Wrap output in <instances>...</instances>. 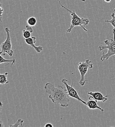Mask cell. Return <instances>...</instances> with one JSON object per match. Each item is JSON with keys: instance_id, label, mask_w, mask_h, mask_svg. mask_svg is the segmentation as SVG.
<instances>
[{"instance_id": "obj_1", "label": "cell", "mask_w": 115, "mask_h": 127, "mask_svg": "<svg viewBox=\"0 0 115 127\" xmlns=\"http://www.w3.org/2000/svg\"><path fill=\"white\" fill-rule=\"evenodd\" d=\"M44 89L45 92L49 95V98L53 103L59 104L63 108L69 107L71 97L69 95L66 88L63 86H58L55 87L53 84L47 83L44 86Z\"/></svg>"}, {"instance_id": "obj_2", "label": "cell", "mask_w": 115, "mask_h": 127, "mask_svg": "<svg viewBox=\"0 0 115 127\" xmlns=\"http://www.w3.org/2000/svg\"><path fill=\"white\" fill-rule=\"evenodd\" d=\"M59 2L61 5V6H62V7L64 8L70 13V15L72 17L71 25L69 28H68L66 32L68 33L71 32L73 29L76 27H81L84 31L87 32L88 31L87 29H86L85 27H84L83 26L88 25L90 22V20L87 18L79 17L77 14V13L75 10H71L70 9L66 7L64 5H63L61 3V1L59 0Z\"/></svg>"}, {"instance_id": "obj_3", "label": "cell", "mask_w": 115, "mask_h": 127, "mask_svg": "<svg viewBox=\"0 0 115 127\" xmlns=\"http://www.w3.org/2000/svg\"><path fill=\"white\" fill-rule=\"evenodd\" d=\"M113 33L114 35V39H111L110 40H105L104 41V43L106 46L100 45L98 48V49L101 51L103 49H108L107 53L105 52H103L100 59L101 62H103L104 60H108L109 58L115 55V31L113 30Z\"/></svg>"}, {"instance_id": "obj_4", "label": "cell", "mask_w": 115, "mask_h": 127, "mask_svg": "<svg viewBox=\"0 0 115 127\" xmlns=\"http://www.w3.org/2000/svg\"><path fill=\"white\" fill-rule=\"evenodd\" d=\"M5 31L6 33V39L0 45L1 51L0 52V55H5L8 54L9 56L12 57L13 55L14 51L12 49L11 44V37L10 36V30L8 28L5 29Z\"/></svg>"}, {"instance_id": "obj_5", "label": "cell", "mask_w": 115, "mask_h": 127, "mask_svg": "<svg viewBox=\"0 0 115 127\" xmlns=\"http://www.w3.org/2000/svg\"><path fill=\"white\" fill-rule=\"evenodd\" d=\"M94 67V64L92 63V61L89 59H87L84 62H79L78 64V69L80 72L81 78L79 80V84L81 86H84L88 80L85 79V75L88 70Z\"/></svg>"}, {"instance_id": "obj_6", "label": "cell", "mask_w": 115, "mask_h": 127, "mask_svg": "<svg viewBox=\"0 0 115 127\" xmlns=\"http://www.w3.org/2000/svg\"><path fill=\"white\" fill-rule=\"evenodd\" d=\"M61 82L65 86L66 89L68 93V94L71 97H72V98H74L77 99L78 101L81 102L83 104L86 105V101H85L83 100H82V99L80 98V97L79 96V95H78L77 91L74 87V83L73 82H72V85H69L68 84V82L69 81L66 78L62 79V80H61Z\"/></svg>"}, {"instance_id": "obj_7", "label": "cell", "mask_w": 115, "mask_h": 127, "mask_svg": "<svg viewBox=\"0 0 115 127\" xmlns=\"http://www.w3.org/2000/svg\"><path fill=\"white\" fill-rule=\"evenodd\" d=\"M88 95H90V97H89V99H93L97 101H101L102 102H105L108 100V95H103L101 93L99 92H89L88 93Z\"/></svg>"}, {"instance_id": "obj_8", "label": "cell", "mask_w": 115, "mask_h": 127, "mask_svg": "<svg viewBox=\"0 0 115 127\" xmlns=\"http://www.w3.org/2000/svg\"><path fill=\"white\" fill-rule=\"evenodd\" d=\"M24 40L27 44L32 47L37 53H40L43 49L42 46H36L35 43L36 42V38L35 36H32L28 39H24Z\"/></svg>"}, {"instance_id": "obj_9", "label": "cell", "mask_w": 115, "mask_h": 127, "mask_svg": "<svg viewBox=\"0 0 115 127\" xmlns=\"http://www.w3.org/2000/svg\"><path fill=\"white\" fill-rule=\"evenodd\" d=\"M86 106L91 110L94 109H98L99 110L101 111L102 112H104V110L102 108L99 107L98 105V101L96 100L91 98L89 99L88 101H86Z\"/></svg>"}, {"instance_id": "obj_10", "label": "cell", "mask_w": 115, "mask_h": 127, "mask_svg": "<svg viewBox=\"0 0 115 127\" xmlns=\"http://www.w3.org/2000/svg\"><path fill=\"white\" fill-rule=\"evenodd\" d=\"M8 74V72H6L3 74H0V83L2 85H5L9 83V81L7 79V76Z\"/></svg>"}, {"instance_id": "obj_11", "label": "cell", "mask_w": 115, "mask_h": 127, "mask_svg": "<svg viewBox=\"0 0 115 127\" xmlns=\"http://www.w3.org/2000/svg\"><path fill=\"white\" fill-rule=\"evenodd\" d=\"M27 22L31 27H34L37 24V19L34 17H30L27 20Z\"/></svg>"}, {"instance_id": "obj_12", "label": "cell", "mask_w": 115, "mask_h": 127, "mask_svg": "<svg viewBox=\"0 0 115 127\" xmlns=\"http://www.w3.org/2000/svg\"><path fill=\"white\" fill-rule=\"evenodd\" d=\"M0 63H6L8 62V64H9L10 63L11 65H12L14 64L15 63V59H11V60H7V59H4L1 55H0Z\"/></svg>"}, {"instance_id": "obj_13", "label": "cell", "mask_w": 115, "mask_h": 127, "mask_svg": "<svg viewBox=\"0 0 115 127\" xmlns=\"http://www.w3.org/2000/svg\"><path fill=\"white\" fill-rule=\"evenodd\" d=\"M111 17H112V19L110 20H105V22L106 23H109L111 24L112 26L114 27L113 31H115V14L114 12H113L111 14Z\"/></svg>"}, {"instance_id": "obj_14", "label": "cell", "mask_w": 115, "mask_h": 127, "mask_svg": "<svg viewBox=\"0 0 115 127\" xmlns=\"http://www.w3.org/2000/svg\"><path fill=\"white\" fill-rule=\"evenodd\" d=\"M24 122V120H23L22 119H19L13 125H10L9 127H23V123Z\"/></svg>"}, {"instance_id": "obj_15", "label": "cell", "mask_w": 115, "mask_h": 127, "mask_svg": "<svg viewBox=\"0 0 115 127\" xmlns=\"http://www.w3.org/2000/svg\"><path fill=\"white\" fill-rule=\"evenodd\" d=\"M32 32H31L27 30H24L23 31V36L24 39H28L29 38L31 37L32 35Z\"/></svg>"}, {"instance_id": "obj_16", "label": "cell", "mask_w": 115, "mask_h": 127, "mask_svg": "<svg viewBox=\"0 0 115 127\" xmlns=\"http://www.w3.org/2000/svg\"><path fill=\"white\" fill-rule=\"evenodd\" d=\"M32 27H31V26H30L29 25H27V26H26V30H28V31L31 32L32 33H33V30Z\"/></svg>"}, {"instance_id": "obj_17", "label": "cell", "mask_w": 115, "mask_h": 127, "mask_svg": "<svg viewBox=\"0 0 115 127\" xmlns=\"http://www.w3.org/2000/svg\"><path fill=\"white\" fill-rule=\"evenodd\" d=\"M0 20L1 21V19H2V15L3 14V9L2 8V5H1V3H0Z\"/></svg>"}, {"instance_id": "obj_18", "label": "cell", "mask_w": 115, "mask_h": 127, "mask_svg": "<svg viewBox=\"0 0 115 127\" xmlns=\"http://www.w3.org/2000/svg\"><path fill=\"white\" fill-rule=\"evenodd\" d=\"M45 127H53V125L50 123H48L45 124Z\"/></svg>"}, {"instance_id": "obj_19", "label": "cell", "mask_w": 115, "mask_h": 127, "mask_svg": "<svg viewBox=\"0 0 115 127\" xmlns=\"http://www.w3.org/2000/svg\"><path fill=\"white\" fill-rule=\"evenodd\" d=\"M104 0L105 1H106L107 2H110L112 0Z\"/></svg>"}, {"instance_id": "obj_20", "label": "cell", "mask_w": 115, "mask_h": 127, "mask_svg": "<svg viewBox=\"0 0 115 127\" xmlns=\"http://www.w3.org/2000/svg\"><path fill=\"white\" fill-rule=\"evenodd\" d=\"M80 0L82 1L83 2H85V1H86V0Z\"/></svg>"}, {"instance_id": "obj_21", "label": "cell", "mask_w": 115, "mask_h": 127, "mask_svg": "<svg viewBox=\"0 0 115 127\" xmlns=\"http://www.w3.org/2000/svg\"><path fill=\"white\" fill-rule=\"evenodd\" d=\"M114 11H115V9H114Z\"/></svg>"}]
</instances>
